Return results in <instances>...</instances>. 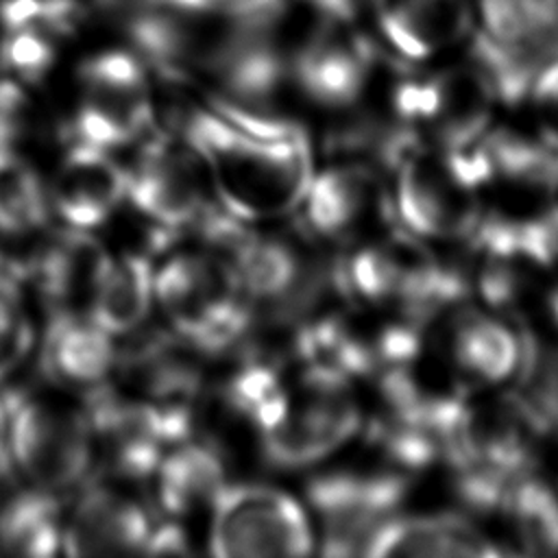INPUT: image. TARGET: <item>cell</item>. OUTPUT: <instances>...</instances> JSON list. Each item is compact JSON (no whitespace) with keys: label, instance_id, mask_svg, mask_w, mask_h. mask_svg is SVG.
Segmentation results:
<instances>
[{"label":"cell","instance_id":"24","mask_svg":"<svg viewBox=\"0 0 558 558\" xmlns=\"http://www.w3.org/2000/svg\"><path fill=\"white\" fill-rule=\"evenodd\" d=\"M499 512L525 554L558 551V497L545 482L521 475L510 484Z\"/></svg>","mask_w":558,"mask_h":558},{"label":"cell","instance_id":"10","mask_svg":"<svg viewBox=\"0 0 558 558\" xmlns=\"http://www.w3.org/2000/svg\"><path fill=\"white\" fill-rule=\"evenodd\" d=\"M408 486V473L395 466L314 475L305 497L320 523L323 551L329 556L364 554L375 530L403 501Z\"/></svg>","mask_w":558,"mask_h":558},{"label":"cell","instance_id":"19","mask_svg":"<svg viewBox=\"0 0 558 558\" xmlns=\"http://www.w3.org/2000/svg\"><path fill=\"white\" fill-rule=\"evenodd\" d=\"M449 364L466 390L501 384L519 373L525 331H514L482 312H458L447 331Z\"/></svg>","mask_w":558,"mask_h":558},{"label":"cell","instance_id":"21","mask_svg":"<svg viewBox=\"0 0 558 558\" xmlns=\"http://www.w3.org/2000/svg\"><path fill=\"white\" fill-rule=\"evenodd\" d=\"M225 460L216 445L192 440V436L170 445L161 456L155 473L157 506L170 519H183L211 501L227 484Z\"/></svg>","mask_w":558,"mask_h":558},{"label":"cell","instance_id":"1","mask_svg":"<svg viewBox=\"0 0 558 558\" xmlns=\"http://www.w3.org/2000/svg\"><path fill=\"white\" fill-rule=\"evenodd\" d=\"M179 135L198 153L216 203L242 222L299 209L314 177L305 129L272 109H251L209 94L177 113Z\"/></svg>","mask_w":558,"mask_h":558},{"label":"cell","instance_id":"12","mask_svg":"<svg viewBox=\"0 0 558 558\" xmlns=\"http://www.w3.org/2000/svg\"><path fill=\"white\" fill-rule=\"evenodd\" d=\"M377 61L379 48L371 33L325 17L288 59L294 85L307 100L327 109L355 105Z\"/></svg>","mask_w":558,"mask_h":558},{"label":"cell","instance_id":"35","mask_svg":"<svg viewBox=\"0 0 558 558\" xmlns=\"http://www.w3.org/2000/svg\"><path fill=\"white\" fill-rule=\"evenodd\" d=\"M549 312H551V318H554V323L558 325V288L551 292V296H549Z\"/></svg>","mask_w":558,"mask_h":558},{"label":"cell","instance_id":"30","mask_svg":"<svg viewBox=\"0 0 558 558\" xmlns=\"http://www.w3.org/2000/svg\"><path fill=\"white\" fill-rule=\"evenodd\" d=\"M33 102L24 83L0 76V166L26 159L24 150L33 140Z\"/></svg>","mask_w":558,"mask_h":558},{"label":"cell","instance_id":"4","mask_svg":"<svg viewBox=\"0 0 558 558\" xmlns=\"http://www.w3.org/2000/svg\"><path fill=\"white\" fill-rule=\"evenodd\" d=\"M473 31L466 59L490 85L495 100L527 98L538 68L558 52V0H471Z\"/></svg>","mask_w":558,"mask_h":558},{"label":"cell","instance_id":"2","mask_svg":"<svg viewBox=\"0 0 558 558\" xmlns=\"http://www.w3.org/2000/svg\"><path fill=\"white\" fill-rule=\"evenodd\" d=\"M155 305L174 336L203 353L233 347L253 320L233 264L209 244L177 248L155 266Z\"/></svg>","mask_w":558,"mask_h":558},{"label":"cell","instance_id":"9","mask_svg":"<svg viewBox=\"0 0 558 558\" xmlns=\"http://www.w3.org/2000/svg\"><path fill=\"white\" fill-rule=\"evenodd\" d=\"M96 458L120 480L150 477L166 449L190 436L192 412L168 410L142 397L105 388L85 403Z\"/></svg>","mask_w":558,"mask_h":558},{"label":"cell","instance_id":"26","mask_svg":"<svg viewBox=\"0 0 558 558\" xmlns=\"http://www.w3.org/2000/svg\"><path fill=\"white\" fill-rule=\"evenodd\" d=\"M288 384L272 360L251 357L242 362L225 384V401L238 418L251 423L257 434L279 414Z\"/></svg>","mask_w":558,"mask_h":558},{"label":"cell","instance_id":"27","mask_svg":"<svg viewBox=\"0 0 558 558\" xmlns=\"http://www.w3.org/2000/svg\"><path fill=\"white\" fill-rule=\"evenodd\" d=\"M37 342L22 270L0 257V384L11 379L31 357Z\"/></svg>","mask_w":558,"mask_h":558},{"label":"cell","instance_id":"20","mask_svg":"<svg viewBox=\"0 0 558 558\" xmlns=\"http://www.w3.org/2000/svg\"><path fill=\"white\" fill-rule=\"evenodd\" d=\"M366 556H497L506 554L460 514L386 519L371 536Z\"/></svg>","mask_w":558,"mask_h":558},{"label":"cell","instance_id":"6","mask_svg":"<svg viewBox=\"0 0 558 558\" xmlns=\"http://www.w3.org/2000/svg\"><path fill=\"white\" fill-rule=\"evenodd\" d=\"M362 423L347 388V377L303 366L288 384L277 418L259 432L264 458L277 469L314 466L340 449Z\"/></svg>","mask_w":558,"mask_h":558},{"label":"cell","instance_id":"14","mask_svg":"<svg viewBox=\"0 0 558 558\" xmlns=\"http://www.w3.org/2000/svg\"><path fill=\"white\" fill-rule=\"evenodd\" d=\"M471 0H377L371 37L403 63H425L469 39Z\"/></svg>","mask_w":558,"mask_h":558},{"label":"cell","instance_id":"31","mask_svg":"<svg viewBox=\"0 0 558 558\" xmlns=\"http://www.w3.org/2000/svg\"><path fill=\"white\" fill-rule=\"evenodd\" d=\"M209 7L233 13L251 24L277 28L286 13V0H205Z\"/></svg>","mask_w":558,"mask_h":558},{"label":"cell","instance_id":"32","mask_svg":"<svg viewBox=\"0 0 558 558\" xmlns=\"http://www.w3.org/2000/svg\"><path fill=\"white\" fill-rule=\"evenodd\" d=\"M527 98L545 113L558 116V54L545 61L532 78Z\"/></svg>","mask_w":558,"mask_h":558},{"label":"cell","instance_id":"13","mask_svg":"<svg viewBox=\"0 0 558 558\" xmlns=\"http://www.w3.org/2000/svg\"><path fill=\"white\" fill-rule=\"evenodd\" d=\"M50 211L63 227L92 231L126 203V168L113 150L70 142L46 179Z\"/></svg>","mask_w":558,"mask_h":558},{"label":"cell","instance_id":"7","mask_svg":"<svg viewBox=\"0 0 558 558\" xmlns=\"http://www.w3.org/2000/svg\"><path fill=\"white\" fill-rule=\"evenodd\" d=\"M314 541L303 504L277 486L225 484L209 506L207 545L218 558L305 556Z\"/></svg>","mask_w":558,"mask_h":558},{"label":"cell","instance_id":"5","mask_svg":"<svg viewBox=\"0 0 558 558\" xmlns=\"http://www.w3.org/2000/svg\"><path fill=\"white\" fill-rule=\"evenodd\" d=\"M78 94L68 122L72 142L116 150L153 131L148 65L135 50L109 48L78 65Z\"/></svg>","mask_w":558,"mask_h":558},{"label":"cell","instance_id":"15","mask_svg":"<svg viewBox=\"0 0 558 558\" xmlns=\"http://www.w3.org/2000/svg\"><path fill=\"white\" fill-rule=\"evenodd\" d=\"M81 488L74 508L63 517V551L70 556L146 554L155 530L150 510L116 484Z\"/></svg>","mask_w":558,"mask_h":558},{"label":"cell","instance_id":"25","mask_svg":"<svg viewBox=\"0 0 558 558\" xmlns=\"http://www.w3.org/2000/svg\"><path fill=\"white\" fill-rule=\"evenodd\" d=\"M50 214L46 179L26 159L0 166V235H37Z\"/></svg>","mask_w":558,"mask_h":558},{"label":"cell","instance_id":"33","mask_svg":"<svg viewBox=\"0 0 558 558\" xmlns=\"http://www.w3.org/2000/svg\"><path fill=\"white\" fill-rule=\"evenodd\" d=\"M13 471L11 451H9V403L7 395H0V480Z\"/></svg>","mask_w":558,"mask_h":558},{"label":"cell","instance_id":"11","mask_svg":"<svg viewBox=\"0 0 558 558\" xmlns=\"http://www.w3.org/2000/svg\"><path fill=\"white\" fill-rule=\"evenodd\" d=\"M397 170L392 209L412 233L425 238H462L477 229L480 211L471 185L447 155L412 150Z\"/></svg>","mask_w":558,"mask_h":558},{"label":"cell","instance_id":"28","mask_svg":"<svg viewBox=\"0 0 558 558\" xmlns=\"http://www.w3.org/2000/svg\"><path fill=\"white\" fill-rule=\"evenodd\" d=\"M0 72L24 85L39 83L57 61V41L39 28H0Z\"/></svg>","mask_w":558,"mask_h":558},{"label":"cell","instance_id":"8","mask_svg":"<svg viewBox=\"0 0 558 558\" xmlns=\"http://www.w3.org/2000/svg\"><path fill=\"white\" fill-rule=\"evenodd\" d=\"M126 168V203L157 227V238L196 227L218 203L198 153L177 133L150 131Z\"/></svg>","mask_w":558,"mask_h":558},{"label":"cell","instance_id":"34","mask_svg":"<svg viewBox=\"0 0 558 558\" xmlns=\"http://www.w3.org/2000/svg\"><path fill=\"white\" fill-rule=\"evenodd\" d=\"M98 4H102L105 9H111V11H133V9H140V7H150V4H159L161 0H96Z\"/></svg>","mask_w":558,"mask_h":558},{"label":"cell","instance_id":"16","mask_svg":"<svg viewBox=\"0 0 558 558\" xmlns=\"http://www.w3.org/2000/svg\"><path fill=\"white\" fill-rule=\"evenodd\" d=\"M299 209L310 235L336 242L355 238L371 218L395 216L377 172L366 163H336L314 174Z\"/></svg>","mask_w":558,"mask_h":558},{"label":"cell","instance_id":"29","mask_svg":"<svg viewBox=\"0 0 558 558\" xmlns=\"http://www.w3.org/2000/svg\"><path fill=\"white\" fill-rule=\"evenodd\" d=\"M81 0H0V28H39L63 39L81 26Z\"/></svg>","mask_w":558,"mask_h":558},{"label":"cell","instance_id":"23","mask_svg":"<svg viewBox=\"0 0 558 558\" xmlns=\"http://www.w3.org/2000/svg\"><path fill=\"white\" fill-rule=\"evenodd\" d=\"M0 547L7 554L46 558L63 549V510L57 495L28 486L0 508Z\"/></svg>","mask_w":558,"mask_h":558},{"label":"cell","instance_id":"17","mask_svg":"<svg viewBox=\"0 0 558 558\" xmlns=\"http://www.w3.org/2000/svg\"><path fill=\"white\" fill-rule=\"evenodd\" d=\"M109 251L89 231L63 227L44 235L33 251L24 281L52 312H87Z\"/></svg>","mask_w":558,"mask_h":558},{"label":"cell","instance_id":"3","mask_svg":"<svg viewBox=\"0 0 558 558\" xmlns=\"http://www.w3.org/2000/svg\"><path fill=\"white\" fill-rule=\"evenodd\" d=\"M7 403L11 466L57 497L81 488L96 460L87 408L57 392L7 395Z\"/></svg>","mask_w":558,"mask_h":558},{"label":"cell","instance_id":"22","mask_svg":"<svg viewBox=\"0 0 558 558\" xmlns=\"http://www.w3.org/2000/svg\"><path fill=\"white\" fill-rule=\"evenodd\" d=\"M155 305V264L146 253H109L87 314L113 336L137 331Z\"/></svg>","mask_w":558,"mask_h":558},{"label":"cell","instance_id":"36","mask_svg":"<svg viewBox=\"0 0 558 558\" xmlns=\"http://www.w3.org/2000/svg\"><path fill=\"white\" fill-rule=\"evenodd\" d=\"M305 2H310V4H312V7H314V4H316V0H305Z\"/></svg>","mask_w":558,"mask_h":558},{"label":"cell","instance_id":"18","mask_svg":"<svg viewBox=\"0 0 558 558\" xmlns=\"http://www.w3.org/2000/svg\"><path fill=\"white\" fill-rule=\"evenodd\" d=\"M39 360L57 388L92 395L116 368L113 333L87 312H52L44 329Z\"/></svg>","mask_w":558,"mask_h":558}]
</instances>
